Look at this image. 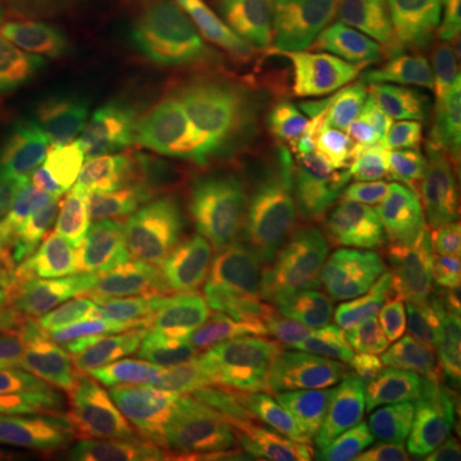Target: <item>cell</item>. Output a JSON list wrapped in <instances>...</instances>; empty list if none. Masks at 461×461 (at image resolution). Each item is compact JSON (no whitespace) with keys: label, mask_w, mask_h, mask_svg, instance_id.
Segmentation results:
<instances>
[{"label":"cell","mask_w":461,"mask_h":461,"mask_svg":"<svg viewBox=\"0 0 461 461\" xmlns=\"http://www.w3.org/2000/svg\"><path fill=\"white\" fill-rule=\"evenodd\" d=\"M285 111L329 133L395 129L420 100L377 32L346 0H305L285 21L262 65Z\"/></svg>","instance_id":"obj_1"},{"label":"cell","mask_w":461,"mask_h":461,"mask_svg":"<svg viewBox=\"0 0 461 461\" xmlns=\"http://www.w3.org/2000/svg\"><path fill=\"white\" fill-rule=\"evenodd\" d=\"M397 277V330L461 308V162L402 154L348 190Z\"/></svg>","instance_id":"obj_2"},{"label":"cell","mask_w":461,"mask_h":461,"mask_svg":"<svg viewBox=\"0 0 461 461\" xmlns=\"http://www.w3.org/2000/svg\"><path fill=\"white\" fill-rule=\"evenodd\" d=\"M269 285L315 308L395 329V269L348 190L323 200L272 247Z\"/></svg>","instance_id":"obj_3"},{"label":"cell","mask_w":461,"mask_h":461,"mask_svg":"<svg viewBox=\"0 0 461 461\" xmlns=\"http://www.w3.org/2000/svg\"><path fill=\"white\" fill-rule=\"evenodd\" d=\"M272 239L259 215L213 208L182 230L154 285L169 318L223 308L269 285Z\"/></svg>","instance_id":"obj_4"},{"label":"cell","mask_w":461,"mask_h":461,"mask_svg":"<svg viewBox=\"0 0 461 461\" xmlns=\"http://www.w3.org/2000/svg\"><path fill=\"white\" fill-rule=\"evenodd\" d=\"M377 423L395 461H461V346L415 348L384 364Z\"/></svg>","instance_id":"obj_5"},{"label":"cell","mask_w":461,"mask_h":461,"mask_svg":"<svg viewBox=\"0 0 461 461\" xmlns=\"http://www.w3.org/2000/svg\"><path fill=\"white\" fill-rule=\"evenodd\" d=\"M98 280L72 241H41L0 297V346L57 359L87 326Z\"/></svg>","instance_id":"obj_6"},{"label":"cell","mask_w":461,"mask_h":461,"mask_svg":"<svg viewBox=\"0 0 461 461\" xmlns=\"http://www.w3.org/2000/svg\"><path fill=\"white\" fill-rule=\"evenodd\" d=\"M177 215L144 193L93 198L75 218V249L93 269L98 290H126L149 280L175 247Z\"/></svg>","instance_id":"obj_7"},{"label":"cell","mask_w":461,"mask_h":461,"mask_svg":"<svg viewBox=\"0 0 461 461\" xmlns=\"http://www.w3.org/2000/svg\"><path fill=\"white\" fill-rule=\"evenodd\" d=\"M269 359V318L254 311L208 308L165 329L147 377L172 387L244 377Z\"/></svg>","instance_id":"obj_8"},{"label":"cell","mask_w":461,"mask_h":461,"mask_svg":"<svg viewBox=\"0 0 461 461\" xmlns=\"http://www.w3.org/2000/svg\"><path fill=\"white\" fill-rule=\"evenodd\" d=\"M0 67L51 105L85 113H126L141 95L129 67L87 44H16L3 51Z\"/></svg>","instance_id":"obj_9"},{"label":"cell","mask_w":461,"mask_h":461,"mask_svg":"<svg viewBox=\"0 0 461 461\" xmlns=\"http://www.w3.org/2000/svg\"><path fill=\"white\" fill-rule=\"evenodd\" d=\"M303 395L282 369L264 364L244 377L218 384L177 387V423L185 441L233 438L264 429Z\"/></svg>","instance_id":"obj_10"},{"label":"cell","mask_w":461,"mask_h":461,"mask_svg":"<svg viewBox=\"0 0 461 461\" xmlns=\"http://www.w3.org/2000/svg\"><path fill=\"white\" fill-rule=\"evenodd\" d=\"M90 129L77 111H62L0 69V185L32 180L57 165Z\"/></svg>","instance_id":"obj_11"},{"label":"cell","mask_w":461,"mask_h":461,"mask_svg":"<svg viewBox=\"0 0 461 461\" xmlns=\"http://www.w3.org/2000/svg\"><path fill=\"white\" fill-rule=\"evenodd\" d=\"M366 433L359 408L346 393H326L300 402L264 426L249 461H364Z\"/></svg>","instance_id":"obj_12"},{"label":"cell","mask_w":461,"mask_h":461,"mask_svg":"<svg viewBox=\"0 0 461 461\" xmlns=\"http://www.w3.org/2000/svg\"><path fill=\"white\" fill-rule=\"evenodd\" d=\"M402 72L461 111V54L438 36L411 0H351Z\"/></svg>","instance_id":"obj_13"},{"label":"cell","mask_w":461,"mask_h":461,"mask_svg":"<svg viewBox=\"0 0 461 461\" xmlns=\"http://www.w3.org/2000/svg\"><path fill=\"white\" fill-rule=\"evenodd\" d=\"M169 321V308L154 282L95 297L87 333L126 377H141L157 354Z\"/></svg>","instance_id":"obj_14"},{"label":"cell","mask_w":461,"mask_h":461,"mask_svg":"<svg viewBox=\"0 0 461 461\" xmlns=\"http://www.w3.org/2000/svg\"><path fill=\"white\" fill-rule=\"evenodd\" d=\"M105 395L113 393L67 375L57 364L36 384L16 423L0 436V461H41L54 436Z\"/></svg>","instance_id":"obj_15"},{"label":"cell","mask_w":461,"mask_h":461,"mask_svg":"<svg viewBox=\"0 0 461 461\" xmlns=\"http://www.w3.org/2000/svg\"><path fill=\"white\" fill-rule=\"evenodd\" d=\"M177 387L144 377L118 411L111 461H177Z\"/></svg>","instance_id":"obj_16"},{"label":"cell","mask_w":461,"mask_h":461,"mask_svg":"<svg viewBox=\"0 0 461 461\" xmlns=\"http://www.w3.org/2000/svg\"><path fill=\"white\" fill-rule=\"evenodd\" d=\"M118 397H100L93 408L75 415L65 429L54 436L41 461H98L113 438L118 423Z\"/></svg>","instance_id":"obj_17"},{"label":"cell","mask_w":461,"mask_h":461,"mask_svg":"<svg viewBox=\"0 0 461 461\" xmlns=\"http://www.w3.org/2000/svg\"><path fill=\"white\" fill-rule=\"evenodd\" d=\"M57 364V359L18 354L0 346V436L16 423L36 384Z\"/></svg>","instance_id":"obj_18"},{"label":"cell","mask_w":461,"mask_h":461,"mask_svg":"<svg viewBox=\"0 0 461 461\" xmlns=\"http://www.w3.org/2000/svg\"><path fill=\"white\" fill-rule=\"evenodd\" d=\"M59 362H62V369L67 375L83 379L103 393L121 395L131 384V379L123 372H118V366L103 354V348L95 344V339L90 333L72 336L59 351Z\"/></svg>","instance_id":"obj_19"},{"label":"cell","mask_w":461,"mask_h":461,"mask_svg":"<svg viewBox=\"0 0 461 461\" xmlns=\"http://www.w3.org/2000/svg\"><path fill=\"white\" fill-rule=\"evenodd\" d=\"M177 461H249V448L226 438H205L180 451Z\"/></svg>","instance_id":"obj_20"},{"label":"cell","mask_w":461,"mask_h":461,"mask_svg":"<svg viewBox=\"0 0 461 461\" xmlns=\"http://www.w3.org/2000/svg\"><path fill=\"white\" fill-rule=\"evenodd\" d=\"M438 23L448 44L461 54V0H438Z\"/></svg>","instance_id":"obj_21"},{"label":"cell","mask_w":461,"mask_h":461,"mask_svg":"<svg viewBox=\"0 0 461 461\" xmlns=\"http://www.w3.org/2000/svg\"><path fill=\"white\" fill-rule=\"evenodd\" d=\"M62 8H69V11H103V8H111V5H121V3H131V0H51Z\"/></svg>","instance_id":"obj_22"},{"label":"cell","mask_w":461,"mask_h":461,"mask_svg":"<svg viewBox=\"0 0 461 461\" xmlns=\"http://www.w3.org/2000/svg\"><path fill=\"white\" fill-rule=\"evenodd\" d=\"M0 47H3V21H0Z\"/></svg>","instance_id":"obj_23"}]
</instances>
